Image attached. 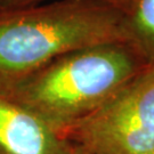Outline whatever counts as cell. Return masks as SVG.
Listing matches in <instances>:
<instances>
[{
  "instance_id": "1",
  "label": "cell",
  "mask_w": 154,
  "mask_h": 154,
  "mask_svg": "<svg viewBox=\"0 0 154 154\" xmlns=\"http://www.w3.org/2000/svg\"><path fill=\"white\" fill-rule=\"evenodd\" d=\"M151 65L130 42H105L60 56L21 79L0 82V89L62 136Z\"/></svg>"
},
{
  "instance_id": "2",
  "label": "cell",
  "mask_w": 154,
  "mask_h": 154,
  "mask_svg": "<svg viewBox=\"0 0 154 154\" xmlns=\"http://www.w3.org/2000/svg\"><path fill=\"white\" fill-rule=\"evenodd\" d=\"M127 41L126 14L99 0H60L0 11V82L74 50Z\"/></svg>"
},
{
  "instance_id": "3",
  "label": "cell",
  "mask_w": 154,
  "mask_h": 154,
  "mask_svg": "<svg viewBox=\"0 0 154 154\" xmlns=\"http://www.w3.org/2000/svg\"><path fill=\"white\" fill-rule=\"evenodd\" d=\"M62 136L90 154H154V64Z\"/></svg>"
},
{
  "instance_id": "4",
  "label": "cell",
  "mask_w": 154,
  "mask_h": 154,
  "mask_svg": "<svg viewBox=\"0 0 154 154\" xmlns=\"http://www.w3.org/2000/svg\"><path fill=\"white\" fill-rule=\"evenodd\" d=\"M0 154H72V144L0 89Z\"/></svg>"
},
{
  "instance_id": "5",
  "label": "cell",
  "mask_w": 154,
  "mask_h": 154,
  "mask_svg": "<svg viewBox=\"0 0 154 154\" xmlns=\"http://www.w3.org/2000/svg\"><path fill=\"white\" fill-rule=\"evenodd\" d=\"M126 23L129 42L154 64V0H134Z\"/></svg>"
},
{
  "instance_id": "6",
  "label": "cell",
  "mask_w": 154,
  "mask_h": 154,
  "mask_svg": "<svg viewBox=\"0 0 154 154\" xmlns=\"http://www.w3.org/2000/svg\"><path fill=\"white\" fill-rule=\"evenodd\" d=\"M40 1L42 0H2V6H4V11H7V9H16V8L37 5ZM99 1H103L105 4L113 6L123 11L125 14L128 13L134 2V0H99Z\"/></svg>"
},
{
  "instance_id": "7",
  "label": "cell",
  "mask_w": 154,
  "mask_h": 154,
  "mask_svg": "<svg viewBox=\"0 0 154 154\" xmlns=\"http://www.w3.org/2000/svg\"><path fill=\"white\" fill-rule=\"evenodd\" d=\"M72 154H90V153H88L86 149H81V147H79V146L72 145Z\"/></svg>"
},
{
  "instance_id": "8",
  "label": "cell",
  "mask_w": 154,
  "mask_h": 154,
  "mask_svg": "<svg viewBox=\"0 0 154 154\" xmlns=\"http://www.w3.org/2000/svg\"><path fill=\"white\" fill-rule=\"evenodd\" d=\"M4 11V6H2V0H0V11Z\"/></svg>"
}]
</instances>
